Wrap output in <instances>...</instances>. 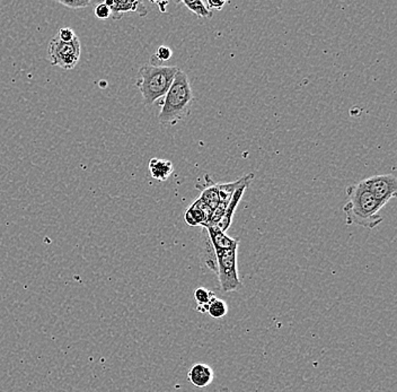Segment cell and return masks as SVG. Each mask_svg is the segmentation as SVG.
Instances as JSON below:
<instances>
[{
    "label": "cell",
    "mask_w": 397,
    "mask_h": 392,
    "mask_svg": "<svg viewBox=\"0 0 397 392\" xmlns=\"http://www.w3.org/2000/svg\"><path fill=\"white\" fill-rule=\"evenodd\" d=\"M199 198L214 211L217 206H218V203H219L218 184L208 181L206 187L203 188L202 192H201L200 197Z\"/></svg>",
    "instance_id": "obj_13"
},
{
    "label": "cell",
    "mask_w": 397,
    "mask_h": 392,
    "mask_svg": "<svg viewBox=\"0 0 397 392\" xmlns=\"http://www.w3.org/2000/svg\"><path fill=\"white\" fill-rule=\"evenodd\" d=\"M366 189L385 206L397 195V179L394 174H381L362 180Z\"/></svg>",
    "instance_id": "obj_6"
},
{
    "label": "cell",
    "mask_w": 397,
    "mask_h": 392,
    "mask_svg": "<svg viewBox=\"0 0 397 392\" xmlns=\"http://www.w3.org/2000/svg\"><path fill=\"white\" fill-rule=\"evenodd\" d=\"M94 14L101 21H105L111 16V9L105 3L99 4L94 9Z\"/></svg>",
    "instance_id": "obj_18"
},
{
    "label": "cell",
    "mask_w": 397,
    "mask_h": 392,
    "mask_svg": "<svg viewBox=\"0 0 397 392\" xmlns=\"http://www.w3.org/2000/svg\"><path fill=\"white\" fill-rule=\"evenodd\" d=\"M216 297V294L209 291L207 288L199 287L195 291V300L197 303V311L200 313H207L210 302Z\"/></svg>",
    "instance_id": "obj_14"
},
{
    "label": "cell",
    "mask_w": 397,
    "mask_h": 392,
    "mask_svg": "<svg viewBox=\"0 0 397 392\" xmlns=\"http://www.w3.org/2000/svg\"><path fill=\"white\" fill-rule=\"evenodd\" d=\"M55 36L63 42H72L77 38L75 31L70 28H61Z\"/></svg>",
    "instance_id": "obj_19"
},
{
    "label": "cell",
    "mask_w": 397,
    "mask_h": 392,
    "mask_svg": "<svg viewBox=\"0 0 397 392\" xmlns=\"http://www.w3.org/2000/svg\"><path fill=\"white\" fill-rule=\"evenodd\" d=\"M111 16L114 21L122 18L126 13H138L141 17L147 16L148 9L141 1H112L110 6Z\"/></svg>",
    "instance_id": "obj_10"
},
{
    "label": "cell",
    "mask_w": 397,
    "mask_h": 392,
    "mask_svg": "<svg viewBox=\"0 0 397 392\" xmlns=\"http://www.w3.org/2000/svg\"><path fill=\"white\" fill-rule=\"evenodd\" d=\"M212 213H214L212 209L203 203L200 198H197V201L192 203L189 208H187V211H185L184 220L190 226L201 225L203 228H206L207 225L210 222Z\"/></svg>",
    "instance_id": "obj_7"
},
{
    "label": "cell",
    "mask_w": 397,
    "mask_h": 392,
    "mask_svg": "<svg viewBox=\"0 0 397 392\" xmlns=\"http://www.w3.org/2000/svg\"><path fill=\"white\" fill-rule=\"evenodd\" d=\"M216 392H232V391H230L229 389H227V388H222V389L218 390V391Z\"/></svg>",
    "instance_id": "obj_23"
},
{
    "label": "cell",
    "mask_w": 397,
    "mask_h": 392,
    "mask_svg": "<svg viewBox=\"0 0 397 392\" xmlns=\"http://www.w3.org/2000/svg\"><path fill=\"white\" fill-rule=\"evenodd\" d=\"M173 51L170 48L166 47V46H161V47L157 49L156 53H155V57L161 61H168L172 58Z\"/></svg>",
    "instance_id": "obj_20"
},
{
    "label": "cell",
    "mask_w": 397,
    "mask_h": 392,
    "mask_svg": "<svg viewBox=\"0 0 397 392\" xmlns=\"http://www.w3.org/2000/svg\"><path fill=\"white\" fill-rule=\"evenodd\" d=\"M180 69L175 66L145 65L140 67L136 86L143 95V103L151 105L166 95Z\"/></svg>",
    "instance_id": "obj_3"
},
{
    "label": "cell",
    "mask_w": 397,
    "mask_h": 392,
    "mask_svg": "<svg viewBox=\"0 0 397 392\" xmlns=\"http://www.w3.org/2000/svg\"><path fill=\"white\" fill-rule=\"evenodd\" d=\"M214 370L205 363H197L187 372V381L199 389H205L210 386L214 382Z\"/></svg>",
    "instance_id": "obj_8"
},
{
    "label": "cell",
    "mask_w": 397,
    "mask_h": 392,
    "mask_svg": "<svg viewBox=\"0 0 397 392\" xmlns=\"http://www.w3.org/2000/svg\"><path fill=\"white\" fill-rule=\"evenodd\" d=\"M209 316L214 319H222L224 317L227 316L228 313V305L225 301L222 300L217 299L214 297L212 301L210 302L209 304L208 310H207Z\"/></svg>",
    "instance_id": "obj_15"
},
{
    "label": "cell",
    "mask_w": 397,
    "mask_h": 392,
    "mask_svg": "<svg viewBox=\"0 0 397 392\" xmlns=\"http://www.w3.org/2000/svg\"><path fill=\"white\" fill-rule=\"evenodd\" d=\"M80 41L78 36L72 42H63L57 36L51 38L48 47V58L53 66L72 70L80 60Z\"/></svg>",
    "instance_id": "obj_5"
},
{
    "label": "cell",
    "mask_w": 397,
    "mask_h": 392,
    "mask_svg": "<svg viewBox=\"0 0 397 392\" xmlns=\"http://www.w3.org/2000/svg\"><path fill=\"white\" fill-rule=\"evenodd\" d=\"M193 103V92L189 77L182 70H178L172 85L163 100L162 109L158 120L164 126H175L185 120L191 115Z\"/></svg>",
    "instance_id": "obj_2"
},
{
    "label": "cell",
    "mask_w": 397,
    "mask_h": 392,
    "mask_svg": "<svg viewBox=\"0 0 397 392\" xmlns=\"http://www.w3.org/2000/svg\"><path fill=\"white\" fill-rule=\"evenodd\" d=\"M239 253V248L214 253L216 274L219 280L220 290L224 293L239 291L243 286L239 275V266H237L239 253Z\"/></svg>",
    "instance_id": "obj_4"
},
{
    "label": "cell",
    "mask_w": 397,
    "mask_h": 392,
    "mask_svg": "<svg viewBox=\"0 0 397 392\" xmlns=\"http://www.w3.org/2000/svg\"><path fill=\"white\" fill-rule=\"evenodd\" d=\"M58 3L61 4V5L65 6V7H68V9H85V7L91 6L92 4L89 0H70V1L59 0Z\"/></svg>",
    "instance_id": "obj_17"
},
{
    "label": "cell",
    "mask_w": 397,
    "mask_h": 392,
    "mask_svg": "<svg viewBox=\"0 0 397 392\" xmlns=\"http://www.w3.org/2000/svg\"><path fill=\"white\" fill-rule=\"evenodd\" d=\"M249 184H243L241 187L236 190L235 194H234L233 197L230 199L229 203H228L227 207H226L225 213L222 215V218H220L219 222L217 223L214 226H210V228H217V230L222 231V232H227L228 228H230V225L233 223L234 214H235L236 208L239 206V201H241V197L244 195L245 190L247 189ZM208 228V226H207Z\"/></svg>",
    "instance_id": "obj_9"
},
{
    "label": "cell",
    "mask_w": 397,
    "mask_h": 392,
    "mask_svg": "<svg viewBox=\"0 0 397 392\" xmlns=\"http://www.w3.org/2000/svg\"><path fill=\"white\" fill-rule=\"evenodd\" d=\"M148 169L151 178L159 182L166 181L174 172V166L170 161L156 157L149 161Z\"/></svg>",
    "instance_id": "obj_12"
},
{
    "label": "cell",
    "mask_w": 397,
    "mask_h": 392,
    "mask_svg": "<svg viewBox=\"0 0 397 392\" xmlns=\"http://www.w3.org/2000/svg\"><path fill=\"white\" fill-rule=\"evenodd\" d=\"M205 228H206L207 232H208L209 241H210V245L214 253L239 247V239L230 238L225 232H222V231L217 230V228H210V226Z\"/></svg>",
    "instance_id": "obj_11"
},
{
    "label": "cell",
    "mask_w": 397,
    "mask_h": 392,
    "mask_svg": "<svg viewBox=\"0 0 397 392\" xmlns=\"http://www.w3.org/2000/svg\"><path fill=\"white\" fill-rule=\"evenodd\" d=\"M348 201L343 207L347 225H358L373 230L384 221L379 211L384 206L374 197L361 181L347 188Z\"/></svg>",
    "instance_id": "obj_1"
},
{
    "label": "cell",
    "mask_w": 397,
    "mask_h": 392,
    "mask_svg": "<svg viewBox=\"0 0 397 392\" xmlns=\"http://www.w3.org/2000/svg\"><path fill=\"white\" fill-rule=\"evenodd\" d=\"M207 7H208L209 9H218V11H220V9H222V7H224V6L226 5L225 1H218V0H217V1H214V0H208V3H207Z\"/></svg>",
    "instance_id": "obj_21"
},
{
    "label": "cell",
    "mask_w": 397,
    "mask_h": 392,
    "mask_svg": "<svg viewBox=\"0 0 397 392\" xmlns=\"http://www.w3.org/2000/svg\"><path fill=\"white\" fill-rule=\"evenodd\" d=\"M182 4L184 6H187V9H190L192 13H195L200 18H211L212 17V11L201 0H197V1H183Z\"/></svg>",
    "instance_id": "obj_16"
},
{
    "label": "cell",
    "mask_w": 397,
    "mask_h": 392,
    "mask_svg": "<svg viewBox=\"0 0 397 392\" xmlns=\"http://www.w3.org/2000/svg\"><path fill=\"white\" fill-rule=\"evenodd\" d=\"M168 3H164V4L157 3V5H158L159 7H161V11H165L164 6L168 5Z\"/></svg>",
    "instance_id": "obj_22"
}]
</instances>
